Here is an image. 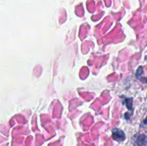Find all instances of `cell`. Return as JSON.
Masks as SVG:
<instances>
[{
  "instance_id": "obj_1",
  "label": "cell",
  "mask_w": 147,
  "mask_h": 146,
  "mask_svg": "<svg viewBox=\"0 0 147 146\" xmlns=\"http://www.w3.org/2000/svg\"><path fill=\"white\" fill-rule=\"evenodd\" d=\"M112 137L116 141H123L125 140V133L120 129L115 128L112 131Z\"/></svg>"
},
{
  "instance_id": "obj_2",
  "label": "cell",
  "mask_w": 147,
  "mask_h": 146,
  "mask_svg": "<svg viewBox=\"0 0 147 146\" xmlns=\"http://www.w3.org/2000/svg\"><path fill=\"white\" fill-rule=\"evenodd\" d=\"M136 143L138 146H145L147 143V137L144 135H139L136 140Z\"/></svg>"
},
{
  "instance_id": "obj_3",
  "label": "cell",
  "mask_w": 147,
  "mask_h": 146,
  "mask_svg": "<svg viewBox=\"0 0 147 146\" xmlns=\"http://www.w3.org/2000/svg\"><path fill=\"white\" fill-rule=\"evenodd\" d=\"M128 102L126 103V104L127 105L128 108L129 109V110H131L132 109V99H127Z\"/></svg>"
},
{
  "instance_id": "obj_4",
  "label": "cell",
  "mask_w": 147,
  "mask_h": 146,
  "mask_svg": "<svg viewBox=\"0 0 147 146\" xmlns=\"http://www.w3.org/2000/svg\"><path fill=\"white\" fill-rule=\"evenodd\" d=\"M144 123L145 125H147V117H146V118L145 119V120H144Z\"/></svg>"
}]
</instances>
